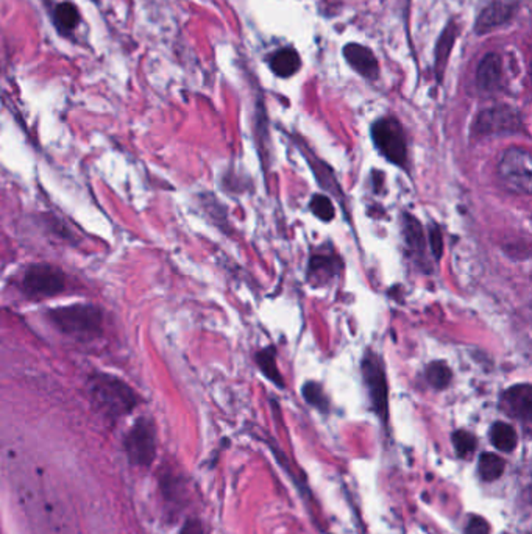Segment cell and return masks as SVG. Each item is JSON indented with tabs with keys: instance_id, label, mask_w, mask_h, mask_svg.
I'll use <instances>...</instances> for the list:
<instances>
[{
	"instance_id": "6da1fadb",
	"label": "cell",
	"mask_w": 532,
	"mask_h": 534,
	"mask_svg": "<svg viewBox=\"0 0 532 534\" xmlns=\"http://www.w3.org/2000/svg\"><path fill=\"white\" fill-rule=\"evenodd\" d=\"M89 394L97 410L110 419H119L130 414L139 402L130 386L108 373H97L91 377Z\"/></svg>"
},
{
	"instance_id": "7a4b0ae2",
	"label": "cell",
	"mask_w": 532,
	"mask_h": 534,
	"mask_svg": "<svg viewBox=\"0 0 532 534\" xmlns=\"http://www.w3.org/2000/svg\"><path fill=\"white\" fill-rule=\"evenodd\" d=\"M49 316L56 329L79 339H91L102 331V311L93 305H69L50 311Z\"/></svg>"
},
{
	"instance_id": "3957f363",
	"label": "cell",
	"mask_w": 532,
	"mask_h": 534,
	"mask_svg": "<svg viewBox=\"0 0 532 534\" xmlns=\"http://www.w3.org/2000/svg\"><path fill=\"white\" fill-rule=\"evenodd\" d=\"M498 177L512 193L529 196L532 189V164L529 150L511 147L498 162Z\"/></svg>"
},
{
	"instance_id": "277c9868",
	"label": "cell",
	"mask_w": 532,
	"mask_h": 534,
	"mask_svg": "<svg viewBox=\"0 0 532 534\" xmlns=\"http://www.w3.org/2000/svg\"><path fill=\"white\" fill-rule=\"evenodd\" d=\"M371 139L387 162L394 163L400 168L408 164V146L406 137L400 122L395 118L378 119L371 125Z\"/></svg>"
},
{
	"instance_id": "5b68a950",
	"label": "cell",
	"mask_w": 532,
	"mask_h": 534,
	"mask_svg": "<svg viewBox=\"0 0 532 534\" xmlns=\"http://www.w3.org/2000/svg\"><path fill=\"white\" fill-rule=\"evenodd\" d=\"M362 377L370 396L371 406L381 421H387L389 416V389L387 379L381 358L375 352H367L362 360Z\"/></svg>"
},
{
	"instance_id": "8992f818",
	"label": "cell",
	"mask_w": 532,
	"mask_h": 534,
	"mask_svg": "<svg viewBox=\"0 0 532 534\" xmlns=\"http://www.w3.org/2000/svg\"><path fill=\"white\" fill-rule=\"evenodd\" d=\"M64 273L52 264H33L22 279L25 294L33 298L54 297L64 289Z\"/></svg>"
},
{
	"instance_id": "52a82bcc",
	"label": "cell",
	"mask_w": 532,
	"mask_h": 534,
	"mask_svg": "<svg viewBox=\"0 0 532 534\" xmlns=\"http://www.w3.org/2000/svg\"><path fill=\"white\" fill-rule=\"evenodd\" d=\"M127 455L135 466L149 467L156 455V436L154 423L139 419L125 439Z\"/></svg>"
},
{
	"instance_id": "ba28073f",
	"label": "cell",
	"mask_w": 532,
	"mask_h": 534,
	"mask_svg": "<svg viewBox=\"0 0 532 534\" xmlns=\"http://www.w3.org/2000/svg\"><path fill=\"white\" fill-rule=\"evenodd\" d=\"M521 129V116L517 110L508 105L487 108L478 114L473 124L477 135H508Z\"/></svg>"
},
{
	"instance_id": "9c48e42d",
	"label": "cell",
	"mask_w": 532,
	"mask_h": 534,
	"mask_svg": "<svg viewBox=\"0 0 532 534\" xmlns=\"http://www.w3.org/2000/svg\"><path fill=\"white\" fill-rule=\"evenodd\" d=\"M500 408L506 416L529 422L532 414L531 385H515L503 392L500 398Z\"/></svg>"
},
{
	"instance_id": "30bf717a",
	"label": "cell",
	"mask_w": 532,
	"mask_h": 534,
	"mask_svg": "<svg viewBox=\"0 0 532 534\" xmlns=\"http://www.w3.org/2000/svg\"><path fill=\"white\" fill-rule=\"evenodd\" d=\"M515 10H517V4L511 0H492L489 5L479 13L475 31L478 35H484L494 29L508 24L509 21L514 18Z\"/></svg>"
},
{
	"instance_id": "8fae6325",
	"label": "cell",
	"mask_w": 532,
	"mask_h": 534,
	"mask_svg": "<svg viewBox=\"0 0 532 534\" xmlns=\"http://www.w3.org/2000/svg\"><path fill=\"white\" fill-rule=\"evenodd\" d=\"M344 56L348 64L369 80H375L379 74V66L375 54L361 44H347L344 47Z\"/></svg>"
},
{
	"instance_id": "7c38bea8",
	"label": "cell",
	"mask_w": 532,
	"mask_h": 534,
	"mask_svg": "<svg viewBox=\"0 0 532 534\" xmlns=\"http://www.w3.org/2000/svg\"><path fill=\"white\" fill-rule=\"evenodd\" d=\"M503 64L498 54L490 52L484 56L477 71L478 88L484 93H494L502 83Z\"/></svg>"
},
{
	"instance_id": "4fadbf2b",
	"label": "cell",
	"mask_w": 532,
	"mask_h": 534,
	"mask_svg": "<svg viewBox=\"0 0 532 534\" xmlns=\"http://www.w3.org/2000/svg\"><path fill=\"white\" fill-rule=\"evenodd\" d=\"M403 237L411 255L423 258L425 255V235L420 222L412 214L403 216Z\"/></svg>"
},
{
	"instance_id": "5bb4252c",
	"label": "cell",
	"mask_w": 532,
	"mask_h": 534,
	"mask_svg": "<svg viewBox=\"0 0 532 534\" xmlns=\"http://www.w3.org/2000/svg\"><path fill=\"white\" fill-rule=\"evenodd\" d=\"M456 33H458V27L454 22H450L446 25L445 30L442 31V35L439 38V43L436 47V63H434V68H436V74L437 79L442 80V75L446 68V62H448V56L452 54L453 46L456 41Z\"/></svg>"
},
{
	"instance_id": "9a60e30c",
	"label": "cell",
	"mask_w": 532,
	"mask_h": 534,
	"mask_svg": "<svg viewBox=\"0 0 532 534\" xmlns=\"http://www.w3.org/2000/svg\"><path fill=\"white\" fill-rule=\"evenodd\" d=\"M80 22V13L79 8L71 4V2H62L58 4L54 10V24H55L56 30L60 31L62 35H69L77 29V25Z\"/></svg>"
},
{
	"instance_id": "2e32d148",
	"label": "cell",
	"mask_w": 532,
	"mask_h": 534,
	"mask_svg": "<svg viewBox=\"0 0 532 534\" xmlns=\"http://www.w3.org/2000/svg\"><path fill=\"white\" fill-rule=\"evenodd\" d=\"M302 66L300 55L294 49H281L270 58V68L273 72L287 79L294 74H297L298 69Z\"/></svg>"
},
{
	"instance_id": "e0dca14e",
	"label": "cell",
	"mask_w": 532,
	"mask_h": 534,
	"mask_svg": "<svg viewBox=\"0 0 532 534\" xmlns=\"http://www.w3.org/2000/svg\"><path fill=\"white\" fill-rule=\"evenodd\" d=\"M256 363L260 366L261 372L264 373L267 379L272 381L273 385L285 388V380H283V375L277 367V350L273 346L260 350L256 354Z\"/></svg>"
},
{
	"instance_id": "ac0fdd59",
	"label": "cell",
	"mask_w": 532,
	"mask_h": 534,
	"mask_svg": "<svg viewBox=\"0 0 532 534\" xmlns=\"http://www.w3.org/2000/svg\"><path fill=\"white\" fill-rule=\"evenodd\" d=\"M490 442L494 447L502 452H512L517 447V431L512 425L506 422H496L490 429Z\"/></svg>"
},
{
	"instance_id": "d6986e66",
	"label": "cell",
	"mask_w": 532,
	"mask_h": 534,
	"mask_svg": "<svg viewBox=\"0 0 532 534\" xmlns=\"http://www.w3.org/2000/svg\"><path fill=\"white\" fill-rule=\"evenodd\" d=\"M506 469V463L495 454H483L479 456L478 471L484 481H495L502 477Z\"/></svg>"
},
{
	"instance_id": "ffe728a7",
	"label": "cell",
	"mask_w": 532,
	"mask_h": 534,
	"mask_svg": "<svg viewBox=\"0 0 532 534\" xmlns=\"http://www.w3.org/2000/svg\"><path fill=\"white\" fill-rule=\"evenodd\" d=\"M453 373L452 369L448 367L444 361H433L429 366L427 367V380L429 385L436 388V389H445L452 383Z\"/></svg>"
},
{
	"instance_id": "44dd1931",
	"label": "cell",
	"mask_w": 532,
	"mask_h": 534,
	"mask_svg": "<svg viewBox=\"0 0 532 534\" xmlns=\"http://www.w3.org/2000/svg\"><path fill=\"white\" fill-rule=\"evenodd\" d=\"M303 398L319 411L322 413H328L329 410V400L325 392H323L322 386L316 383V381H308L304 383L303 389H302Z\"/></svg>"
},
{
	"instance_id": "7402d4cb",
	"label": "cell",
	"mask_w": 532,
	"mask_h": 534,
	"mask_svg": "<svg viewBox=\"0 0 532 534\" xmlns=\"http://www.w3.org/2000/svg\"><path fill=\"white\" fill-rule=\"evenodd\" d=\"M335 258L331 256H312L310 263V279L319 280L320 285H323V280L335 275Z\"/></svg>"
},
{
	"instance_id": "603a6c76",
	"label": "cell",
	"mask_w": 532,
	"mask_h": 534,
	"mask_svg": "<svg viewBox=\"0 0 532 534\" xmlns=\"http://www.w3.org/2000/svg\"><path fill=\"white\" fill-rule=\"evenodd\" d=\"M453 446L456 448L458 456L467 458L477 448V438L465 430H458L453 433Z\"/></svg>"
},
{
	"instance_id": "cb8c5ba5",
	"label": "cell",
	"mask_w": 532,
	"mask_h": 534,
	"mask_svg": "<svg viewBox=\"0 0 532 534\" xmlns=\"http://www.w3.org/2000/svg\"><path fill=\"white\" fill-rule=\"evenodd\" d=\"M310 208L311 212L314 213L317 218L323 222H329L335 219V206L331 204V200L323 194H316L311 199Z\"/></svg>"
},
{
	"instance_id": "d4e9b609",
	"label": "cell",
	"mask_w": 532,
	"mask_h": 534,
	"mask_svg": "<svg viewBox=\"0 0 532 534\" xmlns=\"http://www.w3.org/2000/svg\"><path fill=\"white\" fill-rule=\"evenodd\" d=\"M429 244H431L434 258L440 260L444 254V239H442V233L437 225H431V229H429Z\"/></svg>"
},
{
	"instance_id": "484cf974",
	"label": "cell",
	"mask_w": 532,
	"mask_h": 534,
	"mask_svg": "<svg viewBox=\"0 0 532 534\" xmlns=\"http://www.w3.org/2000/svg\"><path fill=\"white\" fill-rule=\"evenodd\" d=\"M465 534H489L490 527L486 519L479 516H471L465 527Z\"/></svg>"
},
{
	"instance_id": "4316f807",
	"label": "cell",
	"mask_w": 532,
	"mask_h": 534,
	"mask_svg": "<svg viewBox=\"0 0 532 534\" xmlns=\"http://www.w3.org/2000/svg\"><path fill=\"white\" fill-rule=\"evenodd\" d=\"M179 534H204V525L197 519H189Z\"/></svg>"
}]
</instances>
